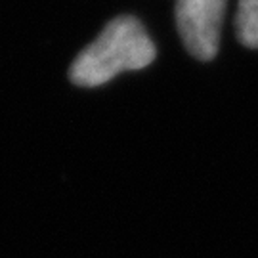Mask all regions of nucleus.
I'll use <instances>...</instances> for the list:
<instances>
[{"mask_svg": "<svg viewBox=\"0 0 258 258\" xmlns=\"http://www.w3.org/2000/svg\"><path fill=\"white\" fill-rule=\"evenodd\" d=\"M155 44L132 16L107 23L100 37L86 46L71 65V81L79 86H100L122 71L148 67L155 59Z\"/></svg>", "mask_w": 258, "mask_h": 258, "instance_id": "1", "label": "nucleus"}, {"mask_svg": "<svg viewBox=\"0 0 258 258\" xmlns=\"http://www.w3.org/2000/svg\"><path fill=\"white\" fill-rule=\"evenodd\" d=\"M228 0H176V25L187 52L209 61L218 54Z\"/></svg>", "mask_w": 258, "mask_h": 258, "instance_id": "2", "label": "nucleus"}, {"mask_svg": "<svg viewBox=\"0 0 258 258\" xmlns=\"http://www.w3.org/2000/svg\"><path fill=\"white\" fill-rule=\"evenodd\" d=\"M235 33L243 46L258 48V0H239Z\"/></svg>", "mask_w": 258, "mask_h": 258, "instance_id": "3", "label": "nucleus"}]
</instances>
